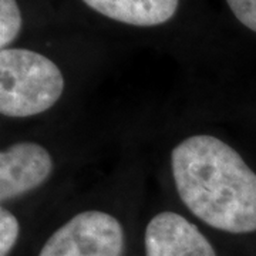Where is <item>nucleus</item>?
I'll list each match as a JSON object with an SVG mask.
<instances>
[{
  "label": "nucleus",
  "mask_w": 256,
  "mask_h": 256,
  "mask_svg": "<svg viewBox=\"0 0 256 256\" xmlns=\"http://www.w3.org/2000/svg\"><path fill=\"white\" fill-rule=\"evenodd\" d=\"M175 188L192 215L228 234L256 232V174L214 136H192L172 150Z\"/></svg>",
  "instance_id": "1"
},
{
  "label": "nucleus",
  "mask_w": 256,
  "mask_h": 256,
  "mask_svg": "<svg viewBox=\"0 0 256 256\" xmlns=\"http://www.w3.org/2000/svg\"><path fill=\"white\" fill-rule=\"evenodd\" d=\"M64 92V77L54 62L28 48L0 52V112L24 118L52 108Z\"/></svg>",
  "instance_id": "2"
},
{
  "label": "nucleus",
  "mask_w": 256,
  "mask_h": 256,
  "mask_svg": "<svg viewBox=\"0 0 256 256\" xmlns=\"http://www.w3.org/2000/svg\"><path fill=\"white\" fill-rule=\"evenodd\" d=\"M124 229L102 210L74 215L47 239L38 256H122Z\"/></svg>",
  "instance_id": "3"
},
{
  "label": "nucleus",
  "mask_w": 256,
  "mask_h": 256,
  "mask_svg": "<svg viewBox=\"0 0 256 256\" xmlns=\"http://www.w3.org/2000/svg\"><path fill=\"white\" fill-rule=\"evenodd\" d=\"M53 172V158L37 142L22 141L0 154V200L18 198L46 182Z\"/></svg>",
  "instance_id": "4"
},
{
  "label": "nucleus",
  "mask_w": 256,
  "mask_h": 256,
  "mask_svg": "<svg viewBox=\"0 0 256 256\" xmlns=\"http://www.w3.org/2000/svg\"><path fill=\"white\" fill-rule=\"evenodd\" d=\"M146 256H216L206 236L182 215L156 214L144 234Z\"/></svg>",
  "instance_id": "5"
},
{
  "label": "nucleus",
  "mask_w": 256,
  "mask_h": 256,
  "mask_svg": "<svg viewBox=\"0 0 256 256\" xmlns=\"http://www.w3.org/2000/svg\"><path fill=\"white\" fill-rule=\"evenodd\" d=\"M106 18L140 28L164 24L174 18L180 0H82Z\"/></svg>",
  "instance_id": "6"
},
{
  "label": "nucleus",
  "mask_w": 256,
  "mask_h": 256,
  "mask_svg": "<svg viewBox=\"0 0 256 256\" xmlns=\"http://www.w3.org/2000/svg\"><path fill=\"white\" fill-rule=\"evenodd\" d=\"M22 28V13L16 0H0V47L9 48Z\"/></svg>",
  "instance_id": "7"
},
{
  "label": "nucleus",
  "mask_w": 256,
  "mask_h": 256,
  "mask_svg": "<svg viewBox=\"0 0 256 256\" xmlns=\"http://www.w3.org/2000/svg\"><path fill=\"white\" fill-rule=\"evenodd\" d=\"M20 234L18 218L2 206L0 210V256H9L14 248Z\"/></svg>",
  "instance_id": "8"
},
{
  "label": "nucleus",
  "mask_w": 256,
  "mask_h": 256,
  "mask_svg": "<svg viewBox=\"0 0 256 256\" xmlns=\"http://www.w3.org/2000/svg\"><path fill=\"white\" fill-rule=\"evenodd\" d=\"M235 18L256 33V0H226Z\"/></svg>",
  "instance_id": "9"
}]
</instances>
